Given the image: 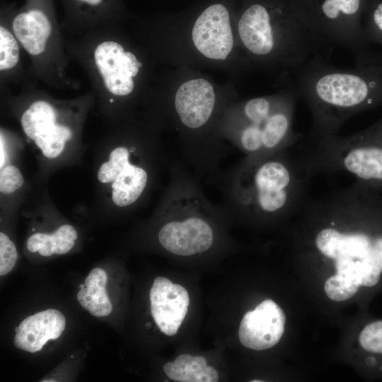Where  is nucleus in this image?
Here are the masks:
<instances>
[{
    "instance_id": "nucleus-1",
    "label": "nucleus",
    "mask_w": 382,
    "mask_h": 382,
    "mask_svg": "<svg viewBox=\"0 0 382 382\" xmlns=\"http://www.w3.org/2000/svg\"><path fill=\"white\" fill-rule=\"evenodd\" d=\"M314 175L296 144L272 154L245 156L221 171L214 183L227 216L272 222L299 212Z\"/></svg>"
},
{
    "instance_id": "nucleus-2",
    "label": "nucleus",
    "mask_w": 382,
    "mask_h": 382,
    "mask_svg": "<svg viewBox=\"0 0 382 382\" xmlns=\"http://www.w3.org/2000/svg\"><path fill=\"white\" fill-rule=\"evenodd\" d=\"M355 62L354 68L341 69L317 53L288 74L311 115L312 125L306 136L337 134L351 117L382 105V59L368 53Z\"/></svg>"
},
{
    "instance_id": "nucleus-3",
    "label": "nucleus",
    "mask_w": 382,
    "mask_h": 382,
    "mask_svg": "<svg viewBox=\"0 0 382 382\" xmlns=\"http://www.w3.org/2000/svg\"><path fill=\"white\" fill-rule=\"evenodd\" d=\"M236 30L249 65L282 75L319 53L291 0H238Z\"/></svg>"
},
{
    "instance_id": "nucleus-4",
    "label": "nucleus",
    "mask_w": 382,
    "mask_h": 382,
    "mask_svg": "<svg viewBox=\"0 0 382 382\" xmlns=\"http://www.w3.org/2000/svg\"><path fill=\"white\" fill-rule=\"evenodd\" d=\"M277 92L230 102L224 108L217 134L245 156L275 153L294 146L302 135L294 129L297 93L287 74Z\"/></svg>"
},
{
    "instance_id": "nucleus-5",
    "label": "nucleus",
    "mask_w": 382,
    "mask_h": 382,
    "mask_svg": "<svg viewBox=\"0 0 382 382\" xmlns=\"http://www.w3.org/2000/svg\"><path fill=\"white\" fill-rule=\"evenodd\" d=\"M158 232L160 245L178 256L209 251L215 243V227L227 216L221 204L205 196L200 180L180 160L173 163L170 181L162 200Z\"/></svg>"
},
{
    "instance_id": "nucleus-6",
    "label": "nucleus",
    "mask_w": 382,
    "mask_h": 382,
    "mask_svg": "<svg viewBox=\"0 0 382 382\" xmlns=\"http://www.w3.org/2000/svg\"><path fill=\"white\" fill-rule=\"evenodd\" d=\"M368 0H291L319 53L342 47L354 59L367 54L362 18Z\"/></svg>"
},
{
    "instance_id": "nucleus-7",
    "label": "nucleus",
    "mask_w": 382,
    "mask_h": 382,
    "mask_svg": "<svg viewBox=\"0 0 382 382\" xmlns=\"http://www.w3.org/2000/svg\"><path fill=\"white\" fill-rule=\"evenodd\" d=\"M315 175L343 171L373 189L382 187V144L357 134L303 137L298 144Z\"/></svg>"
},
{
    "instance_id": "nucleus-8",
    "label": "nucleus",
    "mask_w": 382,
    "mask_h": 382,
    "mask_svg": "<svg viewBox=\"0 0 382 382\" xmlns=\"http://www.w3.org/2000/svg\"><path fill=\"white\" fill-rule=\"evenodd\" d=\"M238 0H210L192 12L187 40L201 59L223 64L238 59L248 64L238 39L236 16Z\"/></svg>"
},
{
    "instance_id": "nucleus-9",
    "label": "nucleus",
    "mask_w": 382,
    "mask_h": 382,
    "mask_svg": "<svg viewBox=\"0 0 382 382\" xmlns=\"http://www.w3.org/2000/svg\"><path fill=\"white\" fill-rule=\"evenodd\" d=\"M138 146H121L114 149L109 161L101 165L98 179L103 183H112V200L119 207H129L137 203L145 193L151 173L139 160L132 161Z\"/></svg>"
},
{
    "instance_id": "nucleus-10",
    "label": "nucleus",
    "mask_w": 382,
    "mask_h": 382,
    "mask_svg": "<svg viewBox=\"0 0 382 382\" xmlns=\"http://www.w3.org/2000/svg\"><path fill=\"white\" fill-rule=\"evenodd\" d=\"M56 118L54 108L43 100L32 103L21 117V125L25 134L33 139L43 155L50 158L59 156L66 141L72 137V132L68 127L55 123Z\"/></svg>"
},
{
    "instance_id": "nucleus-11",
    "label": "nucleus",
    "mask_w": 382,
    "mask_h": 382,
    "mask_svg": "<svg viewBox=\"0 0 382 382\" xmlns=\"http://www.w3.org/2000/svg\"><path fill=\"white\" fill-rule=\"evenodd\" d=\"M285 322L282 309L272 300L266 299L244 315L238 330L240 342L255 350L270 349L281 339Z\"/></svg>"
},
{
    "instance_id": "nucleus-12",
    "label": "nucleus",
    "mask_w": 382,
    "mask_h": 382,
    "mask_svg": "<svg viewBox=\"0 0 382 382\" xmlns=\"http://www.w3.org/2000/svg\"><path fill=\"white\" fill-rule=\"evenodd\" d=\"M66 325L64 315L58 310L48 309L25 318L13 340L15 347L30 353L40 351L50 340L59 337Z\"/></svg>"
},
{
    "instance_id": "nucleus-13",
    "label": "nucleus",
    "mask_w": 382,
    "mask_h": 382,
    "mask_svg": "<svg viewBox=\"0 0 382 382\" xmlns=\"http://www.w3.org/2000/svg\"><path fill=\"white\" fill-rule=\"evenodd\" d=\"M337 274L350 277L359 286H374L381 276V270L375 264L361 260H337L334 261Z\"/></svg>"
},
{
    "instance_id": "nucleus-14",
    "label": "nucleus",
    "mask_w": 382,
    "mask_h": 382,
    "mask_svg": "<svg viewBox=\"0 0 382 382\" xmlns=\"http://www.w3.org/2000/svg\"><path fill=\"white\" fill-rule=\"evenodd\" d=\"M364 37L368 42L382 45V0H368L362 18Z\"/></svg>"
},
{
    "instance_id": "nucleus-15",
    "label": "nucleus",
    "mask_w": 382,
    "mask_h": 382,
    "mask_svg": "<svg viewBox=\"0 0 382 382\" xmlns=\"http://www.w3.org/2000/svg\"><path fill=\"white\" fill-rule=\"evenodd\" d=\"M359 287V286L350 277L336 273L327 279L324 289L330 299L342 301L353 296Z\"/></svg>"
},
{
    "instance_id": "nucleus-16",
    "label": "nucleus",
    "mask_w": 382,
    "mask_h": 382,
    "mask_svg": "<svg viewBox=\"0 0 382 382\" xmlns=\"http://www.w3.org/2000/svg\"><path fill=\"white\" fill-rule=\"evenodd\" d=\"M19 59V47L13 35L4 27H0V69H10Z\"/></svg>"
},
{
    "instance_id": "nucleus-17",
    "label": "nucleus",
    "mask_w": 382,
    "mask_h": 382,
    "mask_svg": "<svg viewBox=\"0 0 382 382\" xmlns=\"http://www.w3.org/2000/svg\"><path fill=\"white\" fill-rule=\"evenodd\" d=\"M359 340L365 350L382 354V320L366 325L359 335Z\"/></svg>"
},
{
    "instance_id": "nucleus-18",
    "label": "nucleus",
    "mask_w": 382,
    "mask_h": 382,
    "mask_svg": "<svg viewBox=\"0 0 382 382\" xmlns=\"http://www.w3.org/2000/svg\"><path fill=\"white\" fill-rule=\"evenodd\" d=\"M49 235L54 245V253L58 255L68 253L74 247V241L78 237L76 229L69 224L59 226Z\"/></svg>"
},
{
    "instance_id": "nucleus-19",
    "label": "nucleus",
    "mask_w": 382,
    "mask_h": 382,
    "mask_svg": "<svg viewBox=\"0 0 382 382\" xmlns=\"http://www.w3.org/2000/svg\"><path fill=\"white\" fill-rule=\"evenodd\" d=\"M18 257L16 248L10 238L0 233V275L10 272L14 267Z\"/></svg>"
},
{
    "instance_id": "nucleus-20",
    "label": "nucleus",
    "mask_w": 382,
    "mask_h": 382,
    "mask_svg": "<svg viewBox=\"0 0 382 382\" xmlns=\"http://www.w3.org/2000/svg\"><path fill=\"white\" fill-rule=\"evenodd\" d=\"M24 183V178L15 166H8L1 169L0 173V191L1 193L8 195L18 188Z\"/></svg>"
},
{
    "instance_id": "nucleus-21",
    "label": "nucleus",
    "mask_w": 382,
    "mask_h": 382,
    "mask_svg": "<svg viewBox=\"0 0 382 382\" xmlns=\"http://www.w3.org/2000/svg\"><path fill=\"white\" fill-rule=\"evenodd\" d=\"M28 14L42 28L44 35L48 38L51 33V25L45 15L39 10L30 11Z\"/></svg>"
},
{
    "instance_id": "nucleus-22",
    "label": "nucleus",
    "mask_w": 382,
    "mask_h": 382,
    "mask_svg": "<svg viewBox=\"0 0 382 382\" xmlns=\"http://www.w3.org/2000/svg\"><path fill=\"white\" fill-rule=\"evenodd\" d=\"M47 233H36L30 236L26 243L28 250L33 253L38 251L47 241Z\"/></svg>"
},
{
    "instance_id": "nucleus-23",
    "label": "nucleus",
    "mask_w": 382,
    "mask_h": 382,
    "mask_svg": "<svg viewBox=\"0 0 382 382\" xmlns=\"http://www.w3.org/2000/svg\"><path fill=\"white\" fill-rule=\"evenodd\" d=\"M39 253L45 257L50 256L54 253V245L53 242L50 238V235L47 236V239L42 247L38 250Z\"/></svg>"
},
{
    "instance_id": "nucleus-24",
    "label": "nucleus",
    "mask_w": 382,
    "mask_h": 382,
    "mask_svg": "<svg viewBox=\"0 0 382 382\" xmlns=\"http://www.w3.org/2000/svg\"><path fill=\"white\" fill-rule=\"evenodd\" d=\"M203 369L204 372L210 376L212 382H216L219 380V374L217 371L211 366H207Z\"/></svg>"
},
{
    "instance_id": "nucleus-25",
    "label": "nucleus",
    "mask_w": 382,
    "mask_h": 382,
    "mask_svg": "<svg viewBox=\"0 0 382 382\" xmlns=\"http://www.w3.org/2000/svg\"><path fill=\"white\" fill-rule=\"evenodd\" d=\"M192 361L197 362L200 368L207 366V361L205 358L202 356H194Z\"/></svg>"
},
{
    "instance_id": "nucleus-26",
    "label": "nucleus",
    "mask_w": 382,
    "mask_h": 382,
    "mask_svg": "<svg viewBox=\"0 0 382 382\" xmlns=\"http://www.w3.org/2000/svg\"><path fill=\"white\" fill-rule=\"evenodd\" d=\"M163 370L166 374L170 371L175 370L173 362H167L163 366Z\"/></svg>"
},
{
    "instance_id": "nucleus-27",
    "label": "nucleus",
    "mask_w": 382,
    "mask_h": 382,
    "mask_svg": "<svg viewBox=\"0 0 382 382\" xmlns=\"http://www.w3.org/2000/svg\"><path fill=\"white\" fill-rule=\"evenodd\" d=\"M79 1H84V2L88 3V4L95 6V5L99 4L102 0H79Z\"/></svg>"
},
{
    "instance_id": "nucleus-28",
    "label": "nucleus",
    "mask_w": 382,
    "mask_h": 382,
    "mask_svg": "<svg viewBox=\"0 0 382 382\" xmlns=\"http://www.w3.org/2000/svg\"><path fill=\"white\" fill-rule=\"evenodd\" d=\"M84 287H86V286H85L84 284H80V285H79V288H80V289H83V288H84Z\"/></svg>"
},
{
    "instance_id": "nucleus-29",
    "label": "nucleus",
    "mask_w": 382,
    "mask_h": 382,
    "mask_svg": "<svg viewBox=\"0 0 382 382\" xmlns=\"http://www.w3.org/2000/svg\"><path fill=\"white\" fill-rule=\"evenodd\" d=\"M260 381H260V380H253V381H251V382H260Z\"/></svg>"
},
{
    "instance_id": "nucleus-30",
    "label": "nucleus",
    "mask_w": 382,
    "mask_h": 382,
    "mask_svg": "<svg viewBox=\"0 0 382 382\" xmlns=\"http://www.w3.org/2000/svg\"><path fill=\"white\" fill-rule=\"evenodd\" d=\"M110 102L112 103V102H113V99H111V100H110Z\"/></svg>"
}]
</instances>
